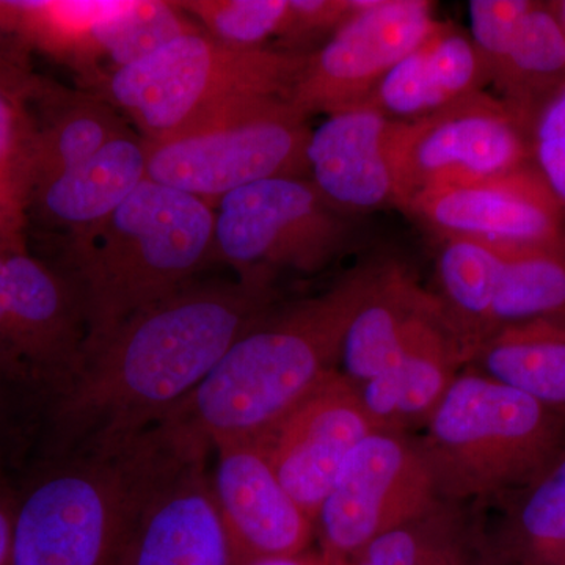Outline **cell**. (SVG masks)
I'll return each mask as SVG.
<instances>
[{
    "label": "cell",
    "mask_w": 565,
    "mask_h": 565,
    "mask_svg": "<svg viewBox=\"0 0 565 565\" xmlns=\"http://www.w3.org/2000/svg\"><path fill=\"white\" fill-rule=\"evenodd\" d=\"M129 132L106 99L70 95L55 104L50 120L32 132L25 162L24 191L81 166L109 141Z\"/></svg>",
    "instance_id": "26"
},
{
    "label": "cell",
    "mask_w": 565,
    "mask_h": 565,
    "mask_svg": "<svg viewBox=\"0 0 565 565\" xmlns=\"http://www.w3.org/2000/svg\"><path fill=\"white\" fill-rule=\"evenodd\" d=\"M470 360L482 374L565 416V321L503 327L479 341Z\"/></svg>",
    "instance_id": "22"
},
{
    "label": "cell",
    "mask_w": 565,
    "mask_h": 565,
    "mask_svg": "<svg viewBox=\"0 0 565 565\" xmlns=\"http://www.w3.org/2000/svg\"><path fill=\"white\" fill-rule=\"evenodd\" d=\"M508 498L503 533L494 539L503 559L522 565H565V448Z\"/></svg>",
    "instance_id": "25"
},
{
    "label": "cell",
    "mask_w": 565,
    "mask_h": 565,
    "mask_svg": "<svg viewBox=\"0 0 565 565\" xmlns=\"http://www.w3.org/2000/svg\"><path fill=\"white\" fill-rule=\"evenodd\" d=\"M377 429L356 386L337 370L256 438L282 487L316 522L345 460Z\"/></svg>",
    "instance_id": "14"
},
{
    "label": "cell",
    "mask_w": 565,
    "mask_h": 565,
    "mask_svg": "<svg viewBox=\"0 0 565 565\" xmlns=\"http://www.w3.org/2000/svg\"><path fill=\"white\" fill-rule=\"evenodd\" d=\"M0 385L14 386V360L7 308L6 244H0Z\"/></svg>",
    "instance_id": "36"
},
{
    "label": "cell",
    "mask_w": 565,
    "mask_h": 565,
    "mask_svg": "<svg viewBox=\"0 0 565 565\" xmlns=\"http://www.w3.org/2000/svg\"><path fill=\"white\" fill-rule=\"evenodd\" d=\"M531 137L535 167L565 206V87L539 111Z\"/></svg>",
    "instance_id": "33"
},
{
    "label": "cell",
    "mask_w": 565,
    "mask_h": 565,
    "mask_svg": "<svg viewBox=\"0 0 565 565\" xmlns=\"http://www.w3.org/2000/svg\"><path fill=\"white\" fill-rule=\"evenodd\" d=\"M552 10L555 11L557 20H559L561 25H563L565 32V0L563 2H553L550 3Z\"/></svg>",
    "instance_id": "40"
},
{
    "label": "cell",
    "mask_w": 565,
    "mask_h": 565,
    "mask_svg": "<svg viewBox=\"0 0 565 565\" xmlns=\"http://www.w3.org/2000/svg\"><path fill=\"white\" fill-rule=\"evenodd\" d=\"M20 9L17 2H0V31L18 32Z\"/></svg>",
    "instance_id": "39"
},
{
    "label": "cell",
    "mask_w": 565,
    "mask_h": 565,
    "mask_svg": "<svg viewBox=\"0 0 565 565\" xmlns=\"http://www.w3.org/2000/svg\"><path fill=\"white\" fill-rule=\"evenodd\" d=\"M501 565H522V564L511 563V561H504V563Z\"/></svg>",
    "instance_id": "42"
},
{
    "label": "cell",
    "mask_w": 565,
    "mask_h": 565,
    "mask_svg": "<svg viewBox=\"0 0 565 565\" xmlns=\"http://www.w3.org/2000/svg\"><path fill=\"white\" fill-rule=\"evenodd\" d=\"M531 6L530 0H471L468 3L473 43L484 58L489 76L503 58L516 25Z\"/></svg>",
    "instance_id": "32"
},
{
    "label": "cell",
    "mask_w": 565,
    "mask_h": 565,
    "mask_svg": "<svg viewBox=\"0 0 565 565\" xmlns=\"http://www.w3.org/2000/svg\"><path fill=\"white\" fill-rule=\"evenodd\" d=\"M345 237L337 207L305 178L255 182L215 206V259L244 281L273 286L281 273H318Z\"/></svg>",
    "instance_id": "8"
},
{
    "label": "cell",
    "mask_w": 565,
    "mask_h": 565,
    "mask_svg": "<svg viewBox=\"0 0 565 565\" xmlns=\"http://www.w3.org/2000/svg\"><path fill=\"white\" fill-rule=\"evenodd\" d=\"M212 455L211 492L237 565L311 550L315 522L282 487L258 438L217 441Z\"/></svg>",
    "instance_id": "16"
},
{
    "label": "cell",
    "mask_w": 565,
    "mask_h": 565,
    "mask_svg": "<svg viewBox=\"0 0 565 565\" xmlns=\"http://www.w3.org/2000/svg\"><path fill=\"white\" fill-rule=\"evenodd\" d=\"M31 139L32 132H25L10 93L0 90V203L13 206L24 191Z\"/></svg>",
    "instance_id": "34"
},
{
    "label": "cell",
    "mask_w": 565,
    "mask_h": 565,
    "mask_svg": "<svg viewBox=\"0 0 565 565\" xmlns=\"http://www.w3.org/2000/svg\"><path fill=\"white\" fill-rule=\"evenodd\" d=\"M305 61L302 52L225 46L199 29L99 82L104 99L120 107L145 140L161 141L245 104L289 99Z\"/></svg>",
    "instance_id": "6"
},
{
    "label": "cell",
    "mask_w": 565,
    "mask_h": 565,
    "mask_svg": "<svg viewBox=\"0 0 565 565\" xmlns=\"http://www.w3.org/2000/svg\"><path fill=\"white\" fill-rule=\"evenodd\" d=\"M167 455L154 429L58 451L18 494L9 565H117Z\"/></svg>",
    "instance_id": "4"
},
{
    "label": "cell",
    "mask_w": 565,
    "mask_h": 565,
    "mask_svg": "<svg viewBox=\"0 0 565 565\" xmlns=\"http://www.w3.org/2000/svg\"><path fill=\"white\" fill-rule=\"evenodd\" d=\"M392 120L370 104L327 115L311 129L308 173L333 207L366 211L396 204L388 158Z\"/></svg>",
    "instance_id": "17"
},
{
    "label": "cell",
    "mask_w": 565,
    "mask_h": 565,
    "mask_svg": "<svg viewBox=\"0 0 565 565\" xmlns=\"http://www.w3.org/2000/svg\"><path fill=\"white\" fill-rule=\"evenodd\" d=\"M449 503L508 497L565 448V416L481 371H460L418 438Z\"/></svg>",
    "instance_id": "5"
},
{
    "label": "cell",
    "mask_w": 565,
    "mask_h": 565,
    "mask_svg": "<svg viewBox=\"0 0 565 565\" xmlns=\"http://www.w3.org/2000/svg\"><path fill=\"white\" fill-rule=\"evenodd\" d=\"M445 500L418 440L377 429L345 460L316 515L319 550L333 565Z\"/></svg>",
    "instance_id": "9"
},
{
    "label": "cell",
    "mask_w": 565,
    "mask_h": 565,
    "mask_svg": "<svg viewBox=\"0 0 565 565\" xmlns=\"http://www.w3.org/2000/svg\"><path fill=\"white\" fill-rule=\"evenodd\" d=\"M471 348L456 323L427 333L370 381L355 385L379 429L405 433L426 424L470 360Z\"/></svg>",
    "instance_id": "19"
},
{
    "label": "cell",
    "mask_w": 565,
    "mask_h": 565,
    "mask_svg": "<svg viewBox=\"0 0 565 565\" xmlns=\"http://www.w3.org/2000/svg\"><path fill=\"white\" fill-rule=\"evenodd\" d=\"M7 308L14 388L36 394L50 407L81 373L88 326L79 292L24 248L6 243Z\"/></svg>",
    "instance_id": "12"
},
{
    "label": "cell",
    "mask_w": 565,
    "mask_h": 565,
    "mask_svg": "<svg viewBox=\"0 0 565 565\" xmlns=\"http://www.w3.org/2000/svg\"><path fill=\"white\" fill-rule=\"evenodd\" d=\"M275 308L270 285L192 281L92 345L50 407L57 451L128 440L195 392L239 338Z\"/></svg>",
    "instance_id": "1"
},
{
    "label": "cell",
    "mask_w": 565,
    "mask_h": 565,
    "mask_svg": "<svg viewBox=\"0 0 565 565\" xmlns=\"http://www.w3.org/2000/svg\"><path fill=\"white\" fill-rule=\"evenodd\" d=\"M215 259V207L151 180L98 225L71 236L70 274L88 326L87 351L166 299Z\"/></svg>",
    "instance_id": "3"
},
{
    "label": "cell",
    "mask_w": 565,
    "mask_h": 565,
    "mask_svg": "<svg viewBox=\"0 0 565 565\" xmlns=\"http://www.w3.org/2000/svg\"><path fill=\"white\" fill-rule=\"evenodd\" d=\"M503 250L486 337L516 323L565 321V244Z\"/></svg>",
    "instance_id": "27"
},
{
    "label": "cell",
    "mask_w": 565,
    "mask_h": 565,
    "mask_svg": "<svg viewBox=\"0 0 565 565\" xmlns=\"http://www.w3.org/2000/svg\"><path fill=\"white\" fill-rule=\"evenodd\" d=\"M0 210H3V207H2V206H0Z\"/></svg>",
    "instance_id": "43"
},
{
    "label": "cell",
    "mask_w": 565,
    "mask_h": 565,
    "mask_svg": "<svg viewBox=\"0 0 565 565\" xmlns=\"http://www.w3.org/2000/svg\"><path fill=\"white\" fill-rule=\"evenodd\" d=\"M503 556L470 516L444 504L390 531L337 565H501Z\"/></svg>",
    "instance_id": "23"
},
{
    "label": "cell",
    "mask_w": 565,
    "mask_h": 565,
    "mask_svg": "<svg viewBox=\"0 0 565 565\" xmlns=\"http://www.w3.org/2000/svg\"><path fill=\"white\" fill-rule=\"evenodd\" d=\"M426 0H364L307 61L289 102L302 114L332 115L370 102L382 79L440 31Z\"/></svg>",
    "instance_id": "11"
},
{
    "label": "cell",
    "mask_w": 565,
    "mask_h": 565,
    "mask_svg": "<svg viewBox=\"0 0 565 565\" xmlns=\"http://www.w3.org/2000/svg\"><path fill=\"white\" fill-rule=\"evenodd\" d=\"M526 120L503 99L476 93L414 121H393L388 131L396 204L434 185L482 180L527 166L533 141Z\"/></svg>",
    "instance_id": "10"
},
{
    "label": "cell",
    "mask_w": 565,
    "mask_h": 565,
    "mask_svg": "<svg viewBox=\"0 0 565 565\" xmlns=\"http://www.w3.org/2000/svg\"><path fill=\"white\" fill-rule=\"evenodd\" d=\"M371 270L329 292L275 310L152 429L170 444L212 455V446L256 438L338 370L341 343Z\"/></svg>",
    "instance_id": "2"
},
{
    "label": "cell",
    "mask_w": 565,
    "mask_h": 565,
    "mask_svg": "<svg viewBox=\"0 0 565 565\" xmlns=\"http://www.w3.org/2000/svg\"><path fill=\"white\" fill-rule=\"evenodd\" d=\"M503 262V248L465 237L445 239L438 256L441 289L471 352L486 337Z\"/></svg>",
    "instance_id": "28"
},
{
    "label": "cell",
    "mask_w": 565,
    "mask_h": 565,
    "mask_svg": "<svg viewBox=\"0 0 565 565\" xmlns=\"http://www.w3.org/2000/svg\"><path fill=\"white\" fill-rule=\"evenodd\" d=\"M489 76L473 41L441 28L377 85L370 106L393 121H414L478 93Z\"/></svg>",
    "instance_id": "20"
},
{
    "label": "cell",
    "mask_w": 565,
    "mask_h": 565,
    "mask_svg": "<svg viewBox=\"0 0 565 565\" xmlns=\"http://www.w3.org/2000/svg\"><path fill=\"white\" fill-rule=\"evenodd\" d=\"M451 322L441 303L401 270L371 273L345 329L338 371L353 385L363 384L416 341Z\"/></svg>",
    "instance_id": "18"
},
{
    "label": "cell",
    "mask_w": 565,
    "mask_h": 565,
    "mask_svg": "<svg viewBox=\"0 0 565 565\" xmlns=\"http://www.w3.org/2000/svg\"><path fill=\"white\" fill-rule=\"evenodd\" d=\"M248 565H333L321 550H308L302 555L280 557V559L259 561Z\"/></svg>",
    "instance_id": "38"
},
{
    "label": "cell",
    "mask_w": 565,
    "mask_h": 565,
    "mask_svg": "<svg viewBox=\"0 0 565 565\" xmlns=\"http://www.w3.org/2000/svg\"><path fill=\"white\" fill-rule=\"evenodd\" d=\"M199 29L178 2L118 0L99 24L96 39L102 61L107 58L114 71L139 62L163 44Z\"/></svg>",
    "instance_id": "30"
},
{
    "label": "cell",
    "mask_w": 565,
    "mask_h": 565,
    "mask_svg": "<svg viewBox=\"0 0 565 565\" xmlns=\"http://www.w3.org/2000/svg\"><path fill=\"white\" fill-rule=\"evenodd\" d=\"M210 459L169 444L117 565H237L212 497Z\"/></svg>",
    "instance_id": "15"
},
{
    "label": "cell",
    "mask_w": 565,
    "mask_h": 565,
    "mask_svg": "<svg viewBox=\"0 0 565 565\" xmlns=\"http://www.w3.org/2000/svg\"><path fill=\"white\" fill-rule=\"evenodd\" d=\"M211 39L237 47L263 50L267 41L288 39L289 0H188L178 2Z\"/></svg>",
    "instance_id": "31"
},
{
    "label": "cell",
    "mask_w": 565,
    "mask_h": 565,
    "mask_svg": "<svg viewBox=\"0 0 565 565\" xmlns=\"http://www.w3.org/2000/svg\"><path fill=\"white\" fill-rule=\"evenodd\" d=\"M291 28L288 41H302L323 32H334L363 9L364 0H289Z\"/></svg>",
    "instance_id": "35"
},
{
    "label": "cell",
    "mask_w": 565,
    "mask_h": 565,
    "mask_svg": "<svg viewBox=\"0 0 565 565\" xmlns=\"http://www.w3.org/2000/svg\"><path fill=\"white\" fill-rule=\"evenodd\" d=\"M18 494L0 478V565H9Z\"/></svg>",
    "instance_id": "37"
},
{
    "label": "cell",
    "mask_w": 565,
    "mask_h": 565,
    "mask_svg": "<svg viewBox=\"0 0 565 565\" xmlns=\"http://www.w3.org/2000/svg\"><path fill=\"white\" fill-rule=\"evenodd\" d=\"M2 388L3 386L0 385V433H2V416H3V407H2Z\"/></svg>",
    "instance_id": "41"
},
{
    "label": "cell",
    "mask_w": 565,
    "mask_h": 565,
    "mask_svg": "<svg viewBox=\"0 0 565 565\" xmlns=\"http://www.w3.org/2000/svg\"><path fill=\"white\" fill-rule=\"evenodd\" d=\"M147 141L136 132L109 141L74 169L32 185L47 221L70 228L71 236L98 225L147 180Z\"/></svg>",
    "instance_id": "21"
},
{
    "label": "cell",
    "mask_w": 565,
    "mask_h": 565,
    "mask_svg": "<svg viewBox=\"0 0 565 565\" xmlns=\"http://www.w3.org/2000/svg\"><path fill=\"white\" fill-rule=\"evenodd\" d=\"M414 212L444 239L465 237L509 250L565 244V206L537 167L434 185L416 193Z\"/></svg>",
    "instance_id": "13"
},
{
    "label": "cell",
    "mask_w": 565,
    "mask_h": 565,
    "mask_svg": "<svg viewBox=\"0 0 565 565\" xmlns=\"http://www.w3.org/2000/svg\"><path fill=\"white\" fill-rule=\"evenodd\" d=\"M490 77L503 92L505 104L526 121L565 87V32L555 11L533 2L509 41L503 58Z\"/></svg>",
    "instance_id": "24"
},
{
    "label": "cell",
    "mask_w": 565,
    "mask_h": 565,
    "mask_svg": "<svg viewBox=\"0 0 565 565\" xmlns=\"http://www.w3.org/2000/svg\"><path fill=\"white\" fill-rule=\"evenodd\" d=\"M117 2H17L18 33L82 73L99 77L102 52L96 33Z\"/></svg>",
    "instance_id": "29"
},
{
    "label": "cell",
    "mask_w": 565,
    "mask_h": 565,
    "mask_svg": "<svg viewBox=\"0 0 565 565\" xmlns=\"http://www.w3.org/2000/svg\"><path fill=\"white\" fill-rule=\"evenodd\" d=\"M308 117L288 98L245 104L200 128L147 141V178L212 207L245 185L308 173Z\"/></svg>",
    "instance_id": "7"
}]
</instances>
